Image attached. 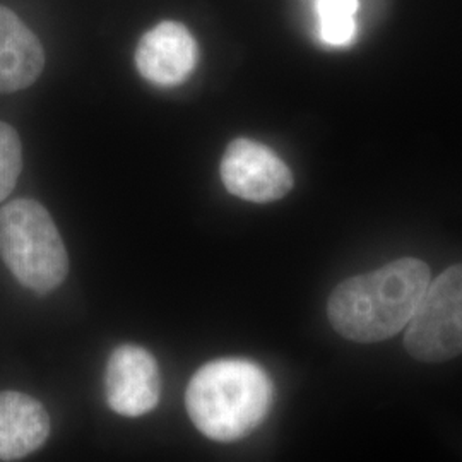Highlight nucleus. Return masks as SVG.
<instances>
[{"label":"nucleus","mask_w":462,"mask_h":462,"mask_svg":"<svg viewBox=\"0 0 462 462\" xmlns=\"http://www.w3.org/2000/svg\"><path fill=\"white\" fill-rule=\"evenodd\" d=\"M319 33L324 43L346 47L356 34L358 0H317Z\"/></svg>","instance_id":"10"},{"label":"nucleus","mask_w":462,"mask_h":462,"mask_svg":"<svg viewBox=\"0 0 462 462\" xmlns=\"http://www.w3.org/2000/svg\"><path fill=\"white\" fill-rule=\"evenodd\" d=\"M105 396L120 416L137 418L152 411L162 396V375L156 358L146 347H116L105 370Z\"/></svg>","instance_id":"6"},{"label":"nucleus","mask_w":462,"mask_h":462,"mask_svg":"<svg viewBox=\"0 0 462 462\" xmlns=\"http://www.w3.org/2000/svg\"><path fill=\"white\" fill-rule=\"evenodd\" d=\"M404 345L423 364H442L462 355V264L430 280L406 326Z\"/></svg>","instance_id":"4"},{"label":"nucleus","mask_w":462,"mask_h":462,"mask_svg":"<svg viewBox=\"0 0 462 462\" xmlns=\"http://www.w3.org/2000/svg\"><path fill=\"white\" fill-rule=\"evenodd\" d=\"M43 67L45 51L38 36L11 9L0 5V95L30 88Z\"/></svg>","instance_id":"8"},{"label":"nucleus","mask_w":462,"mask_h":462,"mask_svg":"<svg viewBox=\"0 0 462 462\" xmlns=\"http://www.w3.org/2000/svg\"><path fill=\"white\" fill-rule=\"evenodd\" d=\"M219 173L231 196L255 204L280 200L288 196L295 183L291 170L273 149L245 137L228 144Z\"/></svg>","instance_id":"5"},{"label":"nucleus","mask_w":462,"mask_h":462,"mask_svg":"<svg viewBox=\"0 0 462 462\" xmlns=\"http://www.w3.org/2000/svg\"><path fill=\"white\" fill-rule=\"evenodd\" d=\"M23 170V146L16 129L0 122V202L7 198Z\"/></svg>","instance_id":"11"},{"label":"nucleus","mask_w":462,"mask_h":462,"mask_svg":"<svg viewBox=\"0 0 462 462\" xmlns=\"http://www.w3.org/2000/svg\"><path fill=\"white\" fill-rule=\"evenodd\" d=\"M0 257L13 276L36 293L55 290L69 273L60 231L33 199H14L0 209Z\"/></svg>","instance_id":"3"},{"label":"nucleus","mask_w":462,"mask_h":462,"mask_svg":"<svg viewBox=\"0 0 462 462\" xmlns=\"http://www.w3.org/2000/svg\"><path fill=\"white\" fill-rule=\"evenodd\" d=\"M185 406L202 435L216 442H235L264 421L273 406V382L254 362L216 360L194 374Z\"/></svg>","instance_id":"2"},{"label":"nucleus","mask_w":462,"mask_h":462,"mask_svg":"<svg viewBox=\"0 0 462 462\" xmlns=\"http://www.w3.org/2000/svg\"><path fill=\"white\" fill-rule=\"evenodd\" d=\"M50 416L45 406L24 393H0V461H19L47 442Z\"/></svg>","instance_id":"9"},{"label":"nucleus","mask_w":462,"mask_h":462,"mask_svg":"<svg viewBox=\"0 0 462 462\" xmlns=\"http://www.w3.org/2000/svg\"><path fill=\"white\" fill-rule=\"evenodd\" d=\"M199 49L192 33L177 21H163L144 34L135 49L139 74L154 86L185 83L198 66Z\"/></svg>","instance_id":"7"},{"label":"nucleus","mask_w":462,"mask_h":462,"mask_svg":"<svg viewBox=\"0 0 462 462\" xmlns=\"http://www.w3.org/2000/svg\"><path fill=\"white\" fill-rule=\"evenodd\" d=\"M430 280L429 264L414 257L347 278L328 300L330 326L353 343L385 341L406 329Z\"/></svg>","instance_id":"1"}]
</instances>
